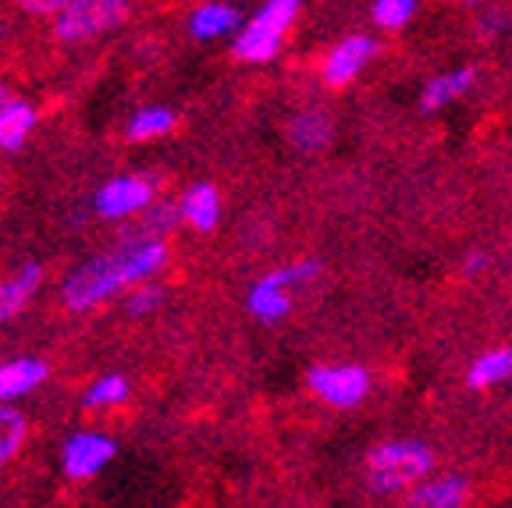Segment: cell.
<instances>
[{"mask_svg":"<svg viewBox=\"0 0 512 508\" xmlns=\"http://www.w3.org/2000/svg\"><path fill=\"white\" fill-rule=\"evenodd\" d=\"M168 260V246L160 239H125L121 246L107 249V253L93 256L82 267L68 274L61 288V299L68 310H89L100 302L114 299L125 288L146 285Z\"/></svg>","mask_w":512,"mask_h":508,"instance_id":"cell-1","label":"cell"},{"mask_svg":"<svg viewBox=\"0 0 512 508\" xmlns=\"http://www.w3.org/2000/svg\"><path fill=\"white\" fill-rule=\"evenodd\" d=\"M434 455L424 441H384L367 455V480L377 494L413 491L431 477Z\"/></svg>","mask_w":512,"mask_h":508,"instance_id":"cell-2","label":"cell"},{"mask_svg":"<svg viewBox=\"0 0 512 508\" xmlns=\"http://www.w3.org/2000/svg\"><path fill=\"white\" fill-rule=\"evenodd\" d=\"M296 15H299V0H271V4H264V8L242 25L239 36H235V57L253 64L271 61L278 54L281 40H285V32L296 22Z\"/></svg>","mask_w":512,"mask_h":508,"instance_id":"cell-3","label":"cell"},{"mask_svg":"<svg viewBox=\"0 0 512 508\" xmlns=\"http://www.w3.org/2000/svg\"><path fill=\"white\" fill-rule=\"evenodd\" d=\"M128 18L125 0H68L54 18V36L61 43H86L118 29Z\"/></svg>","mask_w":512,"mask_h":508,"instance_id":"cell-4","label":"cell"},{"mask_svg":"<svg viewBox=\"0 0 512 508\" xmlns=\"http://www.w3.org/2000/svg\"><path fill=\"white\" fill-rule=\"evenodd\" d=\"M317 270H320L317 260H303V263H292V267H281V270L264 274L246 295L249 313H253L256 320H264V324L281 320L288 313V306H292V288H296L299 281L313 278Z\"/></svg>","mask_w":512,"mask_h":508,"instance_id":"cell-5","label":"cell"},{"mask_svg":"<svg viewBox=\"0 0 512 508\" xmlns=\"http://www.w3.org/2000/svg\"><path fill=\"white\" fill-rule=\"evenodd\" d=\"M306 384L317 398H324L328 405L335 409H352V405H360L367 398L370 388V377L363 366H313L310 374H306Z\"/></svg>","mask_w":512,"mask_h":508,"instance_id":"cell-6","label":"cell"},{"mask_svg":"<svg viewBox=\"0 0 512 508\" xmlns=\"http://www.w3.org/2000/svg\"><path fill=\"white\" fill-rule=\"evenodd\" d=\"M93 207H96V214L107 217V221L146 214V210L153 207V182L146 175H118L100 185Z\"/></svg>","mask_w":512,"mask_h":508,"instance_id":"cell-7","label":"cell"},{"mask_svg":"<svg viewBox=\"0 0 512 508\" xmlns=\"http://www.w3.org/2000/svg\"><path fill=\"white\" fill-rule=\"evenodd\" d=\"M118 445H114L107 434H96V430H79L64 441L61 448V462H64V473L72 480H89L96 477L107 462L114 459Z\"/></svg>","mask_w":512,"mask_h":508,"instance_id":"cell-8","label":"cell"},{"mask_svg":"<svg viewBox=\"0 0 512 508\" xmlns=\"http://www.w3.org/2000/svg\"><path fill=\"white\" fill-rule=\"evenodd\" d=\"M377 54V43L370 36H345L338 47H331V54L324 57V82L331 89L349 86L356 75L367 68V61Z\"/></svg>","mask_w":512,"mask_h":508,"instance_id":"cell-9","label":"cell"},{"mask_svg":"<svg viewBox=\"0 0 512 508\" xmlns=\"http://www.w3.org/2000/svg\"><path fill=\"white\" fill-rule=\"evenodd\" d=\"M470 498V480L466 477H434L406 494V508H463Z\"/></svg>","mask_w":512,"mask_h":508,"instance_id":"cell-10","label":"cell"},{"mask_svg":"<svg viewBox=\"0 0 512 508\" xmlns=\"http://www.w3.org/2000/svg\"><path fill=\"white\" fill-rule=\"evenodd\" d=\"M47 381V363L32 356H18L0 363V405H11L15 398L29 395Z\"/></svg>","mask_w":512,"mask_h":508,"instance_id":"cell-11","label":"cell"},{"mask_svg":"<svg viewBox=\"0 0 512 508\" xmlns=\"http://www.w3.org/2000/svg\"><path fill=\"white\" fill-rule=\"evenodd\" d=\"M178 210H182V221L192 224L196 231H214L217 217H221V196H217L214 185L200 182L192 185V189H185Z\"/></svg>","mask_w":512,"mask_h":508,"instance_id":"cell-12","label":"cell"},{"mask_svg":"<svg viewBox=\"0 0 512 508\" xmlns=\"http://www.w3.org/2000/svg\"><path fill=\"white\" fill-rule=\"evenodd\" d=\"M40 281H43V270L36 267V263L18 270L15 278L0 281V324H4V320H15L18 313L29 306V299L36 295V288H40Z\"/></svg>","mask_w":512,"mask_h":508,"instance_id":"cell-13","label":"cell"},{"mask_svg":"<svg viewBox=\"0 0 512 508\" xmlns=\"http://www.w3.org/2000/svg\"><path fill=\"white\" fill-rule=\"evenodd\" d=\"M473 75H477L473 68H456V72L434 75V79L424 86V93H420V111L434 114V111H441V107L452 104V100H459V96L473 86Z\"/></svg>","mask_w":512,"mask_h":508,"instance_id":"cell-14","label":"cell"},{"mask_svg":"<svg viewBox=\"0 0 512 508\" xmlns=\"http://www.w3.org/2000/svg\"><path fill=\"white\" fill-rule=\"evenodd\" d=\"M331 132H335L331 118L324 111H313V107H306V111H299L296 118L288 121V139H292V146H299L306 153L324 150L331 143Z\"/></svg>","mask_w":512,"mask_h":508,"instance_id":"cell-15","label":"cell"},{"mask_svg":"<svg viewBox=\"0 0 512 508\" xmlns=\"http://www.w3.org/2000/svg\"><path fill=\"white\" fill-rule=\"evenodd\" d=\"M32 128H36V107L29 100H11L0 111V150L18 153L32 135Z\"/></svg>","mask_w":512,"mask_h":508,"instance_id":"cell-16","label":"cell"},{"mask_svg":"<svg viewBox=\"0 0 512 508\" xmlns=\"http://www.w3.org/2000/svg\"><path fill=\"white\" fill-rule=\"evenodd\" d=\"M239 25V8L232 4H200L189 18V32L196 40H217Z\"/></svg>","mask_w":512,"mask_h":508,"instance_id":"cell-17","label":"cell"},{"mask_svg":"<svg viewBox=\"0 0 512 508\" xmlns=\"http://www.w3.org/2000/svg\"><path fill=\"white\" fill-rule=\"evenodd\" d=\"M509 377H512V345H505V349H491L473 359L466 381H470V388L484 391V388H495V384L509 381Z\"/></svg>","mask_w":512,"mask_h":508,"instance_id":"cell-18","label":"cell"},{"mask_svg":"<svg viewBox=\"0 0 512 508\" xmlns=\"http://www.w3.org/2000/svg\"><path fill=\"white\" fill-rule=\"evenodd\" d=\"M175 111L171 107H143L139 114H132V121H128L125 135L128 143H146V139H157V135H168L171 128H175Z\"/></svg>","mask_w":512,"mask_h":508,"instance_id":"cell-19","label":"cell"},{"mask_svg":"<svg viewBox=\"0 0 512 508\" xmlns=\"http://www.w3.org/2000/svg\"><path fill=\"white\" fill-rule=\"evenodd\" d=\"M25 434H29L25 413H18L15 405H0V466L15 459L18 448L25 445Z\"/></svg>","mask_w":512,"mask_h":508,"instance_id":"cell-20","label":"cell"},{"mask_svg":"<svg viewBox=\"0 0 512 508\" xmlns=\"http://www.w3.org/2000/svg\"><path fill=\"white\" fill-rule=\"evenodd\" d=\"M128 398V381L121 374H107L86 391V405L89 409H111V405L125 402Z\"/></svg>","mask_w":512,"mask_h":508,"instance_id":"cell-21","label":"cell"},{"mask_svg":"<svg viewBox=\"0 0 512 508\" xmlns=\"http://www.w3.org/2000/svg\"><path fill=\"white\" fill-rule=\"evenodd\" d=\"M413 11H416L413 0H377L374 8H370V15H374V22L381 29H402L413 18Z\"/></svg>","mask_w":512,"mask_h":508,"instance_id":"cell-22","label":"cell"},{"mask_svg":"<svg viewBox=\"0 0 512 508\" xmlns=\"http://www.w3.org/2000/svg\"><path fill=\"white\" fill-rule=\"evenodd\" d=\"M160 299H164V292H160L157 285L132 288V295H128V313H132V317H139V313H153L160 306Z\"/></svg>","mask_w":512,"mask_h":508,"instance_id":"cell-23","label":"cell"},{"mask_svg":"<svg viewBox=\"0 0 512 508\" xmlns=\"http://www.w3.org/2000/svg\"><path fill=\"white\" fill-rule=\"evenodd\" d=\"M68 0H22L25 15H61Z\"/></svg>","mask_w":512,"mask_h":508,"instance_id":"cell-24","label":"cell"},{"mask_svg":"<svg viewBox=\"0 0 512 508\" xmlns=\"http://www.w3.org/2000/svg\"><path fill=\"white\" fill-rule=\"evenodd\" d=\"M488 263V256H480V253H473L470 260H466V270H477V267H484Z\"/></svg>","mask_w":512,"mask_h":508,"instance_id":"cell-25","label":"cell"},{"mask_svg":"<svg viewBox=\"0 0 512 508\" xmlns=\"http://www.w3.org/2000/svg\"><path fill=\"white\" fill-rule=\"evenodd\" d=\"M11 100H15V96H11V89L4 86V82H0V111H4V107H8Z\"/></svg>","mask_w":512,"mask_h":508,"instance_id":"cell-26","label":"cell"},{"mask_svg":"<svg viewBox=\"0 0 512 508\" xmlns=\"http://www.w3.org/2000/svg\"><path fill=\"white\" fill-rule=\"evenodd\" d=\"M8 32V18H4V11H0V36Z\"/></svg>","mask_w":512,"mask_h":508,"instance_id":"cell-27","label":"cell"}]
</instances>
